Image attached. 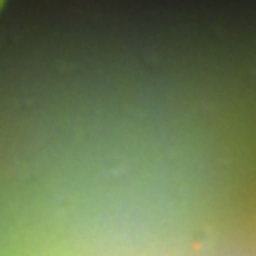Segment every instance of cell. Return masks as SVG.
Listing matches in <instances>:
<instances>
[{"label": "cell", "mask_w": 256, "mask_h": 256, "mask_svg": "<svg viewBox=\"0 0 256 256\" xmlns=\"http://www.w3.org/2000/svg\"><path fill=\"white\" fill-rule=\"evenodd\" d=\"M5 2H8V0H0V8H2V5H5Z\"/></svg>", "instance_id": "obj_1"}]
</instances>
